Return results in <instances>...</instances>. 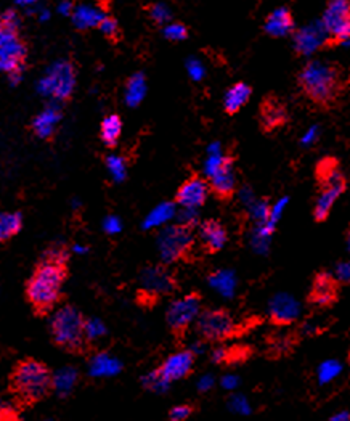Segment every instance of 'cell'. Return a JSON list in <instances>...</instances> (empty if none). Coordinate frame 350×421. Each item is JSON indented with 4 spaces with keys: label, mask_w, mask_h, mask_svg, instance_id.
<instances>
[{
    "label": "cell",
    "mask_w": 350,
    "mask_h": 421,
    "mask_svg": "<svg viewBox=\"0 0 350 421\" xmlns=\"http://www.w3.org/2000/svg\"><path fill=\"white\" fill-rule=\"evenodd\" d=\"M178 219H180V225L190 227L191 229V225L196 222V209H183L182 207V212L178 214Z\"/></svg>",
    "instance_id": "ab89813d"
},
{
    "label": "cell",
    "mask_w": 350,
    "mask_h": 421,
    "mask_svg": "<svg viewBox=\"0 0 350 421\" xmlns=\"http://www.w3.org/2000/svg\"><path fill=\"white\" fill-rule=\"evenodd\" d=\"M107 12L103 8L95 5H77L72 13V23L77 29H90V27H98L100 23L107 18Z\"/></svg>",
    "instance_id": "44dd1931"
},
{
    "label": "cell",
    "mask_w": 350,
    "mask_h": 421,
    "mask_svg": "<svg viewBox=\"0 0 350 421\" xmlns=\"http://www.w3.org/2000/svg\"><path fill=\"white\" fill-rule=\"evenodd\" d=\"M340 283L328 272H319L313 277L310 291L307 294V303L313 307L331 309L339 301Z\"/></svg>",
    "instance_id": "7c38bea8"
},
{
    "label": "cell",
    "mask_w": 350,
    "mask_h": 421,
    "mask_svg": "<svg viewBox=\"0 0 350 421\" xmlns=\"http://www.w3.org/2000/svg\"><path fill=\"white\" fill-rule=\"evenodd\" d=\"M68 253L63 246H52L44 253V262H53L59 266H66Z\"/></svg>",
    "instance_id": "836d02e7"
},
{
    "label": "cell",
    "mask_w": 350,
    "mask_h": 421,
    "mask_svg": "<svg viewBox=\"0 0 350 421\" xmlns=\"http://www.w3.org/2000/svg\"><path fill=\"white\" fill-rule=\"evenodd\" d=\"M193 370H195V353L190 349H183L165 359L164 363L156 368V372L167 385H170L178 379L190 377Z\"/></svg>",
    "instance_id": "2e32d148"
},
{
    "label": "cell",
    "mask_w": 350,
    "mask_h": 421,
    "mask_svg": "<svg viewBox=\"0 0 350 421\" xmlns=\"http://www.w3.org/2000/svg\"><path fill=\"white\" fill-rule=\"evenodd\" d=\"M71 251L75 254H87L89 253V248L84 246V244H72Z\"/></svg>",
    "instance_id": "f6af8a7d"
},
{
    "label": "cell",
    "mask_w": 350,
    "mask_h": 421,
    "mask_svg": "<svg viewBox=\"0 0 350 421\" xmlns=\"http://www.w3.org/2000/svg\"><path fill=\"white\" fill-rule=\"evenodd\" d=\"M174 207L175 206L172 205V203H161L159 206H156L154 209L145 217L144 229L150 230V229H158V227L164 225L165 222L174 217V212H175Z\"/></svg>",
    "instance_id": "4316f807"
},
{
    "label": "cell",
    "mask_w": 350,
    "mask_h": 421,
    "mask_svg": "<svg viewBox=\"0 0 350 421\" xmlns=\"http://www.w3.org/2000/svg\"><path fill=\"white\" fill-rule=\"evenodd\" d=\"M347 244H349V249H350V227H349V230H347Z\"/></svg>",
    "instance_id": "681fc988"
},
{
    "label": "cell",
    "mask_w": 350,
    "mask_h": 421,
    "mask_svg": "<svg viewBox=\"0 0 350 421\" xmlns=\"http://www.w3.org/2000/svg\"><path fill=\"white\" fill-rule=\"evenodd\" d=\"M213 283L217 286V288L220 291H224V293H232L233 290V280L232 277H230V274H219L215 275L213 279Z\"/></svg>",
    "instance_id": "f35d334b"
},
{
    "label": "cell",
    "mask_w": 350,
    "mask_h": 421,
    "mask_svg": "<svg viewBox=\"0 0 350 421\" xmlns=\"http://www.w3.org/2000/svg\"><path fill=\"white\" fill-rule=\"evenodd\" d=\"M140 286L148 298L156 299L172 293L177 288V281L164 266H150L142 270Z\"/></svg>",
    "instance_id": "4fadbf2b"
},
{
    "label": "cell",
    "mask_w": 350,
    "mask_h": 421,
    "mask_svg": "<svg viewBox=\"0 0 350 421\" xmlns=\"http://www.w3.org/2000/svg\"><path fill=\"white\" fill-rule=\"evenodd\" d=\"M39 20H40V21H47V20H50V12L47 10V8H44V7H42V10L39 12Z\"/></svg>",
    "instance_id": "7dc6e473"
},
{
    "label": "cell",
    "mask_w": 350,
    "mask_h": 421,
    "mask_svg": "<svg viewBox=\"0 0 350 421\" xmlns=\"http://www.w3.org/2000/svg\"><path fill=\"white\" fill-rule=\"evenodd\" d=\"M331 421H350V411H342V413L336 415L334 418H331Z\"/></svg>",
    "instance_id": "bcb514c9"
},
{
    "label": "cell",
    "mask_w": 350,
    "mask_h": 421,
    "mask_svg": "<svg viewBox=\"0 0 350 421\" xmlns=\"http://www.w3.org/2000/svg\"><path fill=\"white\" fill-rule=\"evenodd\" d=\"M196 333L206 342H224L237 336L238 323L227 309H206L196 318Z\"/></svg>",
    "instance_id": "ba28073f"
},
{
    "label": "cell",
    "mask_w": 350,
    "mask_h": 421,
    "mask_svg": "<svg viewBox=\"0 0 350 421\" xmlns=\"http://www.w3.org/2000/svg\"><path fill=\"white\" fill-rule=\"evenodd\" d=\"M87 318L75 305H64L53 314L50 333L53 342L69 354H84L89 349V337L85 333Z\"/></svg>",
    "instance_id": "277c9868"
},
{
    "label": "cell",
    "mask_w": 350,
    "mask_h": 421,
    "mask_svg": "<svg viewBox=\"0 0 350 421\" xmlns=\"http://www.w3.org/2000/svg\"><path fill=\"white\" fill-rule=\"evenodd\" d=\"M66 280V266L44 262L36 269L26 285V296L39 316H47L58 304Z\"/></svg>",
    "instance_id": "3957f363"
},
{
    "label": "cell",
    "mask_w": 350,
    "mask_h": 421,
    "mask_svg": "<svg viewBox=\"0 0 350 421\" xmlns=\"http://www.w3.org/2000/svg\"><path fill=\"white\" fill-rule=\"evenodd\" d=\"M207 195H209V183L200 175H191L177 190L175 201L183 209H198L204 205Z\"/></svg>",
    "instance_id": "e0dca14e"
},
{
    "label": "cell",
    "mask_w": 350,
    "mask_h": 421,
    "mask_svg": "<svg viewBox=\"0 0 350 421\" xmlns=\"http://www.w3.org/2000/svg\"><path fill=\"white\" fill-rule=\"evenodd\" d=\"M23 71H25V68L20 66L16 69H13L12 73H8V81H10L12 86H18L23 79Z\"/></svg>",
    "instance_id": "7bdbcfd3"
},
{
    "label": "cell",
    "mask_w": 350,
    "mask_h": 421,
    "mask_svg": "<svg viewBox=\"0 0 350 421\" xmlns=\"http://www.w3.org/2000/svg\"><path fill=\"white\" fill-rule=\"evenodd\" d=\"M251 94L252 89L247 84H244V82H237V84L230 87L224 97L225 113L230 114V116L237 114L247 103V100L251 99Z\"/></svg>",
    "instance_id": "7402d4cb"
},
{
    "label": "cell",
    "mask_w": 350,
    "mask_h": 421,
    "mask_svg": "<svg viewBox=\"0 0 350 421\" xmlns=\"http://www.w3.org/2000/svg\"><path fill=\"white\" fill-rule=\"evenodd\" d=\"M323 25L328 32L329 40L334 44H342L350 39V2L333 0L326 5Z\"/></svg>",
    "instance_id": "8fae6325"
},
{
    "label": "cell",
    "mask_w": 350,
    "mask_h": 421,
    "mask_svg": "<svg viewBox=\"0 0 350 421\" xmlns=\"http://www.w3.org/2000/svg\"><path fill=\"white\" fill-rule=\"evenodd\" d=\"M264 29L267 34L273 37H283L291 34L294 31V18L291 10L288 8H278V10L271 12L269 18L265 20Z\"/></svg>",
    "instance_id": "ffe728a7"
},
{
    "label": "cell",
    "mask_w": 350,
    "mask_h": 421,
    "mask_svg": "<svg viewBox=\"0 0 350 421\" xmlns=\"http://www.w3.org/2000/svg\"><path fill=\"white\" fill-rule=\"evenodd\" d=\"M296 317V309L291 301L275 299L270 305V318L275 325H289Z\"/></svg>",
    "instance_id": "d4e9b609"
},
{
    "label": "cell",
    "mask_w": 350,
    "mask_h": 421,
    "mask_svg": "<svg viewBox=\"0 0 350 421\" xmlns=\"http://www.w3.org/2000/svg\"><path fill=\"white\" fill-rule=\"evenodd\" d=\"M107 169L114 182H124L127 177V164L122 156L109 155L107 158Z\"/></svg>",
    "instance_id": "83f0119b"
},
{
    "label": "cell",
    "mask_w": 350,
    "mask_h": 421,
    "mask_svg": "<svg viewBox=\"0 0 350 421\" xmlns=\"http://www.w3.org/2000/svg\"><path fill=\"white\" fill-rule=\"evenodd\" d=\"M71 206H72V209H79V207L82 206V203H81L79 200H76V198H75V200L71 201Z\"/></svg>",
    "instance_id": "c3c4849f"
},
{
    "label": "cell",
    "mask_w": 350,
    "mask_h": 421,
    "mask_svg": "<svg viewBox=\"0 0 350 421\" xmlns=\"http://www.w3.org/2000/svg\"><path fill=\"white\" fill-rule=\"evenodd\" d=\"M55 377L47 365L36 359L16 363L10 377V390L18 404L31 407L47 399L53 392Z\"/></svg>",
    "instance_id": "7a4b0ae2"
},
{
    "label": "cell",
    "mask_w": 350,
    "mask_h": 421,
    "mask_svg": "<svg viewBox=\"0 0 350 421\" xmlns=\"http://www.w3.org/2000/svg\"><path fill=\"white\" fill-rule=\"evenodd\" d=\"M121 133H122V121L118 114H111V116H107L103 121H101L100 137L105 145L108 146L116 145L119 138H121Z\"/></svg>",
    "instance_id": "cb8c5ba5"
},
{
    "label": "cell",
    "mask_w": 350,
    "mask_h": 421,
    "mask_svg": "<svg viewBox=\"0 0 350 421\" xmlns=\"http://www.w3.org/2000/svg\"><path fill=\"white\" fill-rule=\"evenodd\" d=\"M227 229L219 220H204L200 227V242L206 253H219L227 244Z\"/></svg>",
    "instance_id": "ac0fdd59"
},
{
    "label": "cell",
    "mask_w": 350,
    "mask_h": 421,
    "mask_svg": "<svg viewBox=\"0 0 350 421\" xmlns=\"http://www.w3.org/2000/svg\"><path fill=\"white\" fill-rule=\"evenodd\" d=\"M62 121V110L57 105H50L44 111H40L32 121V131L42 140H49L53 137L55 127Z\"/></svg>",
    "instance_id": "d6986e66"
},
{
    "label": "cell",
    "mask_w": 350,
    "mask_h": 421,
    "mask_svg": "<svg viewBox=\"0 0 350 421\" xmlns=\"http://www.w3.org/2000/svg\"><path fill=\"white\" fill-rule=\"evenodd\" d=\"M170 16H172V13H170L169 7L164 5V3H156V5L150 7V18L156 23V25L167 26Z\"/></svg>",
    "instance_id": "f546056e"
},
{
    "label": "cell",
    "mask_w": 350,
    "mask_h": 421,
    "mask_svg": "<svg viewBox=\"0 0 350 421\" xmlns=\"http://www.w3.org/2000/svg\"><path fill=\"white\" fill-rule=\"evenodd\" d=\"M23 227V216L20 212H0V243L7 242Z\"/></svg>",
    "instance_id": "484cf974"
},
{
    "label": "cell",
    "mask_w": 350,
    "mask_h": 421,
    "mask_svg": "<svg viewBox=\"0 0 350 421\" xmlns=\"http://www.w3.org/2000/svg\"><path fill=\"white\" fill-rule=\"evenodd\" d=\"M21 25V18L18 15L15 8H8L0 15V29H8V31H16Z\"/></svg>",
    "instance_id": "4dcf8cb0"
},
{
    "label": "cell",
    "mask_w": 350,
    "mask_h": 421,
    "mask_svg": "<svg viewBox=\"0 0 350 421\" xmlns=\"http://www.w3.org/2000/svg\"><path fill=\"white\" fill-rule=\"evenodd\" d=\"M195 237L190 227L169 225L161 230L158 237V251L164 264L180 261L191 251Z\"/></svg>",
    "instance_id": "9c48e42d"
},
{
    "label": "cell",
    "mask_w": 350,
    "mask_h": 421,
    "mask_svg": "<svg viewBox=\"0 0 350 421\" xmlns=\"http://www.w3.org/2000/svg\"><path fill=\"white\" fill-rule=\"evenodd\" d=\"M315 180L319 185V196L313 206V219L317 222H325L336 200L347 188V179L340 170L339 161L328 156L317 163Z\"/></svg>",
    "instance_id": "5b68a950"
},
{
    "label": "cell",
    "mask_w": 350,
    "mask_h": 421,
    "mask_svg": "<svg viewBox=\"0 0 350 421\" xmlns=\"http://www.w3.org/2000/svg\"><path fill=\"white\" fill-rule=\"evenodd\" d=\"M105 325L100 320H95V318H87L85 322V333L89 341L95 340V337H100L101 335H105Z\"/></svg>",
    "instance_id": "8d00e7d4"
},
{
    "label": "cell",
    "mask_w": 350,
    "mask_h": 421,
    "mask_svg": "<svg viewBox=\"0 0 350 421\" xmlns=\"http://www.w3.org/2000/svg\"><path fill=\"white\" fill-rule=\"evenodd\" d=\"M206 177L209 180V188L219 200H232L237 190V173H234V160L232 156H225L220 151V146L214 143L209 148L204 164Z\"/></svg>",
    "instance_id": "8992f818"
},
{
    "label": "cell",
    "mask_w": 350,
    "mask_h": 421,
    "mask_svg": "<svg viewBox=\"0 0 350 421\" xmlns=\"http://www.w3.org/2000/svg\"><path fill=\"white\" fill-rule=\"evenodd\" d=\"M0 421H21V418L10 407L0 405Z\"/></svg>",
    "instance_id": "60d3db41"
},
{
    "label": "cell",
    "mask_w": 350,
    "mask_h": 421,
    "mask_svg": "<svg viewBox=\"0 0 350 421\" xmlns=\"http://www.w3.org/2000/svg\"><path fill=\"white\" fill-rule=\"evenodd\" d=\"M259 123L262 131L267 133L286 126L289 123V113L284 101L275 95H267L259 108Z\"/></svg>",
    "instance_id": "9a60e30c"
},
{
    "label": "cell",
    "mask_w": 350,
    "mask_h": 421,
    "mask_svg": "<svg viewBox=\"0 0 350 421\" xmlns=\"http://www.w3.org/2000/svg\"><path fill=\"white\" fill-rule=\"evenodd\" d=\"M196 411V407L193 404H180L175 405L169 410L167 420L169 421H187Z\"/></svg>",
    "instance_id": "1f68e13d"
},
{
    "label": "cell",
    "mask_w": 350,
    "mask_h": 421,
    "mask_svg": "<svg viewBox=\"0 0 350 421\" xmlns=\"http://www.w3.org/2000/svg\"><path fill=\"white\" fill-rule=\"evenodd\" d=\"M75 5H72L71 2H62L58 5V13L63 16H72V13H75Z\"/></svg>",
    "instance_id": "ee69618b"
},
{
    "label": "cell",
    "mask_w": 350,
    "mask_h": 421,
    "mask_svg": "<svg viewBox=\"0 0 350 421\" xmlns=\"http://www.w3.org/2000/svg\"><path fill=\"white\" fill-rule=\"evenodd\" d=\"M146 95V79L142 73H135L131 79L127 81L126 86V94H124V100L126 103L133 108L142 103V100Z\"/></svg>",
    "instance_id": "603a6c76"
},
{
    "label": "cell",
    "mask_w": 350,
    "mask_h": 421,
    "mask_svg": "<svg viewBox=\"0 0 350 421\" xmlns=\"http://www.w3.org/2000/svg\"><path fill=\"white\" fill-rule=\"evenodd\" d=\"M103 230L108 235H118L122 230V220L118 216H108L103 220Z\"/></svg>",
    "instance_id": "74e56055"
},
{
    "label": "cell",
    "mask_w": 350,
    "mask_h": 421,
    "mask_svg": "<svg viewBox=\"0 0 350 421\" xmlns=\"http://www.w3.org/2000/svg\"><path fill=\"white\" fill-rule=\"evenodd\" d=\"M76 87L75 64L68 60H59L47 69L38 82V92L55 101L68 100Z\"/></svg>",
    "instance_id": "52a82bcc"
},
{
    "label": "cell",
    "mask_w": 350,
    "mask_h": 421,
    "mask_svg": "<svg viewBox=\"0 0 350 421\" xmlns=\"http://www.w3.org/2000/svg\"><path fill=\"white\" fill-rule=\"evenodd\" d=\"M291 336H280L275 337V340H269L270 348H269V355L271 359H278L282 355L291 353L294 348V342L291 341Z\"/></svg>",
    "instance_id": "f1b7e54d"
},
{
    "label": "cell",
    "mask_w": 350,
    "mask_h": 421,
    "mask_svg": "<svg viewBox=\"0 0 350 421\" xmlns=\"http://www.w3.org/2000/svg\"><path fill=\"white\" fill-rule=\"evenodd\" d=\"M188 73H190V76L193 77V79L200 81L202 77V74H204V69H202V66L196 62V60H190V62H188Z\"/></svg>",
    "instance_id": "b9f144b4"
},
{
    "label": "cell",
    "mask_w": 350,
    "mask_h": 421,
    "mask_svg": "<svg viewBox=\"0 0 350 421\" xmlns=\"http://www.w3.org/2000/svg\"><path fill=\"white\" fill-rule=\"evenodd\" d=\"M297 86L317 108L331 110L338 106L345 92L344 69L340 64L312 60L299 73Z\"/></svg>",
    "instance_id": "6da1fadb"
},
{
    "label": "cell",
    "mask_w": 350,
    "mask_h": 421,
    "mask_svg": "<svg viewBox=\"0 0 350 421\" xmlns=\"http://www.w3.org/2000/svg\"><path fill=\"white\" fill-rule=\"evenodd\" d=\"M201 314V296L200 293H190L170 303L165 312V322L174 333L175 337L185 336V333L193 322Z\"/></svg>",
    "instance_id": "30bf717a"
},
{
    "label": "cell",
    "mask_w": 350,
    "mask_h": 421,
    "mask_svg": "<svg viewBox=\"0 0 350 421\" xmlns=\"http://www.w3.org/2000/svg\"><path fill=\"white\" fill-rule=\"evenodd\" d=\"M144 385H145V387H148L150 391H154V392L165 391V390H167V386H169L167 383H165L164 379L159 377L156 370H153V372L146 374V377L144 378Z\"/></svg>",
    "instance_id": "e575fe53"
},
{
    "label": "cell",
    "mask_w": 350,
    "mask_h": 421,
    "mask_svg": "<svg viewBox=\"0 0 350 421\" xmlns=\"http://www.w3.org/2000/svg\"><path fill=\"white\" fill-rule=\"evenodd\" d=\"M26 45L16 31L0 29V73H12L23 66Z\"/></svg>",
    "instance_id": "5bb4252c"
},
{
    "label": "cell",
    "mask_w": 350,
    "mask_h": 421,
    "mask_svg": "<svg viewBox=\"0 0 350 421\" xmlns=\"http://www.w3.org/2000/svg\"><path fill=\"white\" fill-rule=\"evenodd\" d=\"M163 32L167 40H183L188 36L187 26L180 25V23H169L167 26H164Z\"/></svg>",
    "instance_id": "d6a6232c"
},
{
    "label": "cell",
    "mask_w": 350,
    "mask_h": 421,
    "mask_svg": "<svg viewBox=\"0 0 350 421\" xmlns=\"http://www.w3.org/2000/svg\"><path fill=\"white\" fill-rule=\"evenodd\" d=\"M347 359H349V363H350V350H349V357Z\"/></svg>",
    "instance_id": "f907efd6"
},
{
    "label": "cell",
    "mask_w": 350,
    "mask_h": 421,
    "mask_svg": "<svg viewBox=\"0 0 350 421\" xmlns=\"http://www.w3.org/2000/svg\"><path fill=\"white\" fill-rule=\"evenodd\" d=\"M98 29L103 32L105 37H108L109 40H116L119 37V26H118V21L114 20V18L111 16H107L103 21L100 23Z\"/></svg>",
    "instance_id": "d590c367"
}]
</instances>
